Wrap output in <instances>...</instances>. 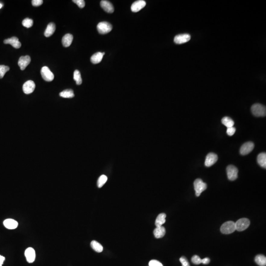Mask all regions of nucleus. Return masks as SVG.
I'll return each mask as SVG.
<instances>
[{"label": "nucleus", "mask_w": 266, "mask_h": 266, "mask_svg": "<svg viewBox=\"0 0 266 266\" xmlns=\"http://www.w3.org/2000/svg\"><path fill=\"white\" fill-rule=\"evenodd\" d=\"M105 53L97 52L93 54L91 57V62L94 64L99 63L102 60Z\"/></svg>", "instance_id": "nucleus-18"}, {"label": "nucleus", "mask_w": 266, "mask_h": 266, "mask_svg": "<svg viewBox=\"0 0 266 266\" xmlns=\"http://www.w3.org/2000/svg\"><path fill=\"white\" fill-rule=\"evenodd\" d=\"M250 221L245 218L239 219L235 223L236 229L238 231H243L249 226Z\"/></svg>", "instance_id": "nucleus-4"}, {"label": "nucleus", "mask_w": 266, "mask_h": 266, "mask_svg": "<svg viewBox=\"0 0 266 266\" xmlns=\"http://www.w3.org/2000/svg\"><path fill=\"white\" fill-rule=\"evenodd\" d=\"M218 160L217 155L214 153H208L206 157L204 165L206 167H211L217 162Z\"/></svg>", "instance_id": "nucleus-9"}, {"label": "nucleus", "mask_w": 266, "mask_h": 266, "mask_svg": "<svg viewBox=\"0 0 266 266\" xmlns=\"http://www.w3.org/2000/svg\"><path fill=\"white\" fill-rule=\"evenodd\" d=\"M254 147V144L252 142H247L242 145L240 149V153L242 155H245L253 150Z\"/></svg>", "instance_id": "nucleus-8"}, {"label": "nucleus", "mask_w": 266, "mask_h": 266, "mask_svg": "<svg viewBox=\"0 0 266 266\" xmlns=\"http://www.w3.org/2000/svg\"><path fill=\"white\" fill-rule=\"evenodd\" d=\"M236 128L234 127H232L230 128H227V133L229 136H232L235 133Z\"/></svg>", "instance_id": "nucleus-36"}, {"label": "nucleus", "mask_w": 266, "mask_h": 266, "mask_svg": "<svg viewBox=\"0 0 266 266\" xmlns=\"http://www.w3.org/2000/svg\"><path fill=\"white\" fill-rule=\"evenodd\" d=\"M74 79L77 85H81L82 84V81L81 77V73L78 70H75L74 73Z\"/></svg>", "instance_id": "nucleus-28"}, {"label": "nucleus", "mask_w": 266, "mask_h": 266, "mask_svg": "<svg viewBox=\"0 0 266 266\" xmlns=\"http://www.w3.org/2000/svg\"><path fill=\"white\" fill-rule=\"evenodd\" d=\"M235 223L232 221L223 223L220 228L221 232L224 234H230L235 231Z\"/></svg>", "instance_id": "nucleus-2"}, {"label": "nucleus", "mask_w": 266, "mask_h": 266, "mask_svg": "<svg viewBox=\"0 0 266 266\" xmlns=\"http://www.w3.org/2000/svg\"><path fill=\"white\" fill-rule=\"evenodd\" d=\"M210 262V258H204L203 259H202V263L204 264H207Z\"/></svg>", "instance_id": "nucleus-38"}, {"label": "nucleus", "mask_w": 266, "mask_h": 266, "mask_svg": "<svg viewBox=\"0 0 266 266\" xmlns=\"http://www.w3.org/2000/svg\"><path fill=\"white\" fill-rule=\"evenodd\" d=\"M41 75L44 81H51L54 78V75L49 68L44 66L41 69Z\"/></svg>", "instance_id": "nucleus-6"}, {"label": "nucleus", "mask_w": 266, "mask_h": 266, "mask_svg": "<svg viewBox=\"0 0 266 266\" xmlns=\"http://www.w3.org/2000/svg\"><path fill=\"white\" fill-rule=\"evenodd\" d=\"M257 162L262 168H266V153H260L257 157Z\"/></svg>", "instance_id": "nucleus-23"}, {"label": "nucleus", "mask_w": 266, "mask_h": 266, "mask_svg": "<svg viewBox=\"0 0 266 266\" xmlns=\"http://www.w3.org/2000/svg\"><path fill=\"white\" fill-rule=\"evenodd\" d=\"M5 258L3 256L0 255V266H2L3 263L4 262Z\"/></svg>", "instance_id": "nucleus-39"}, {"label": "nucleus", "mask_w": 266, "mask_h": 266, "mask_svg": "<svg viewBox=\"0 0 266 266\" xmlns=\"http://www.w3.org/2000/svg\"><path fill=\"white\" fill-rule=\"evenodd\" d=\"M60 96L64 98H71L74 96V91L71 89H67L60 93Z\"/></svg>", "instance_id": "nucleus-25"}, {"label": "nucleus", "mask_w": 266, "mask_h": 266, "mask_svg": "<svg viewBox=\"0 0 266 266\" xmlns=\"http://www.w3.org/2000/svg\"><path fill=\"white\" fill-rule=\"evenodd\" d=\"M191 261L193 263L196 265H199L202 263V259L198 255H194L192 257Z\"/></svg>", "instance_id": "nucleus-32"}, {"label": "nucleus", "mask_w": 266, "mask_h": 266, "mask_svg": "<svg viewBox=\"0 0 266 266\" xmlns=\"http://www.w3.org/2000/svg\"><path fill=\"white\" fill-rule=\"evenodd\" d=\"M252 113L256 117L265 116L266 115V106L260 103H255L251 108Z\"/></svg>", "instance_id": "nucleus-1"}, {"label": "nucleus", "mask_w": 266, "mask_h": 266, "mask_svg": "<svg viewBox=\"0 0 266 266\" xmlns=\"http://www.w3.org/2000/svg\"><path fill=\"white\" fill-rule=\"evenodd\" d=\"M146 5V2L143 0H139L135 2L131 5V9L134 12H137L143 9Z\"/></svg>", "instance_id": "nucleus-12"}, {"label": "nucleus", "mask_w": 266, "mask_h": 266, "mask_svg": "<svg viewBox=\"0 0 266 266\" xmlns=\"http://www.w3.org/2000/svg\"><path fill=\"white\" fill-rule=\"evenodd\" d=\"M194 186L197 197L200 196L202 192L206 190L207 188L206 183L204 182L203 180L200 179H196L195 180L194 182Z\"/></svg>", "instance_id": "nucleus-3"}, {"label": "nucleus", "mask_w": 266, "mask_h": 266, "mask_svg": "<svg viewBox=\"0 0 266 266\" xmlns=\"http://www.w3.org/2000/svg\"><path fill=\"white\" fill-rule=\"evenodd\" d=\"M2 7H3V5L0 3V8H1Z\"/></svg>", "instance_id": "nucleus-40"}, {"label": "nucleus", "mask_w": 266, "mask_h": 266, "mask_svg": "<svg viewBox=\"0 0 266 266\" xmlns=\"http://www.w3.org/2000/svg\"><path fill=\"white\" fill-rule=\"evenodd\" d=\"M73 2L78 5L79 8H84L85 5V1L84 0H74Z\"/></svg>", "instance_id": "nucleus-33"}, {"label": "nucleus", "mask_w": 266, "mask_h": 266, "mask_svg": "<svg viewBox=\"0 0 266 266\" xmlns=\"http://www.w3.org/2000/svg\"><path fill=\"white\" fill-rule=\"evenodd\" d=\"M153 234L157 239L163 238L166 234L165 228L162 226L156 227L153 231Z\"/></svg>", "instance_id": "nucleus-20"}, {"label": "nucleus", "mask_w": 266, "mask_h": 266, "mask_svg": "<svg viewBox=\"0 0 266 266\" xmlns=\"http://www.w3.org/2000/svg\"><path fill=\"white\" fill-rule=\"evenodd\" d=\"M73 40V35L70 34H66L62 38V44L64 47H69L72 43Z\"/></svg>", "instance_id": "nucleus-19"}, {"label": "nucleus", "mask_w": 266, "mask_h": 266, "mask_svg": "<svg viewBox=\"0 0 266 266\" xmlns=\"http://www.w3.org/2000/svg\"><path fill=\"white\" fill-rule=\"evenodd\" d=\"M97 28L98 32L101 34H108L112 29V25L107 22H101L98 24Z\"/></svg>", "instance_id": "nucleus-5"}, {"label": "nucleus", "mask_w": 266, "mask_h": 266, "mask_svg": "<svg viewBox=\"0 0 266 266\" xmlns=\"http://www.w3.org/2000/svg\"><path fill=\"white\" fill-rule=\"evenodd\" d=\"M166 217V214L164 213H162L158 215L155 223L156 227L162 226L163 224H164V223H165Z\"/></svg>", "instance_id": "nucleus-22"}, {"label": "nucleus", "mask_w": 266, "mask_h": 266, "mask_svg": "<svg viewBox=\"0 0 266 266\" xmlns=\"http://www.w3.org/2000/svg\"><path fill=\"white\" fill-rule=\"evenodd\" d=\"M238 169L235 166L229 165L227 168V176L229 179L234 181L238 178Z\"/></svg>", "instance_id": "nucleus-7"}, {"label": "nucleus", "mask_w": 266, "mask_h": 266, "mask_svg": "<svg viewBox=\"0 0 266 266\" xmlns=\"http://www.w3.org/2000/svg\"><path fill=\"white\" fill-rule=\"evenodd\" d=\"M179 261L181 262L182 266H190L187 259L185 257L182 256L179 259Z\"/></svg>", "instance_id": "nucleus-35"}, {"label": "nucleus", "mask_w": 266, "mask_h": 266, "mask_svg": "<svg viewBox=\"0 0 266 266\" xmlns=\"http://www.w3.org/2000/svg\"><path fill=\"white\" fill-rule=\"evenodd\" d=\"M55 29H56V27L55 24L53 23H50L47 25L46 31L44 32V36L46 37H49L55 32Z\"/></svg>", "instance_id": "nucleus-21"}, {"label": "nucleus", "mask_w": 266, "mask_h": 266, "mask_svg": "<svg viewBox=\"0 0 266 266\" xmlns=\"http://www.w3.org/2000/svg\"><path fill=\"white\" fill-rule=\"evenodd\" d=\"M36 85L35 82L32 81H28L23 85V90L26 94H30L33 93L35 90Z\"/></svg>", "instance_id": "nucleus-10"}, {"label": "nucleus", "mask_w": 266, "mask_h": 266, "mask_svg": "<svg viewBox=\"0 0 266 266\" xmlns=\"http://www.w3.org/2000/svg\"><path fill=\"white\" fill-rule=\"evenodd\" d=\"M91 246L92 249L97 252L100 253L102 252L103 250V247L102 245L97 241H92L91 242Z\"/></svg>", "instance_id": "nucleus-26"}, {"label": "nucleus", "mask_w": 266, "mask_h": 266, "mask_svg": "<svg viewBox=\"0 0 266 266\" xmlns=\"http://www.w3.org/2000/svg\"><path fill=\"white\" fill-rule=\"evenodd\" d=\"M25 255L27 259V262L29 263H32L35 261L36 258V253L35 250L32 247H29L26 249L25 252Z\"/></svg>", "instance_id": "nucleus-14"}, {"label": "nucleus", "mask_w": 266, "mask_h": 266, "mask_svg": "<svg viewBox=\"0 0 266 266\" xmlns=\"http://www.w3.org/2000/svg\"><path fill=\"white\" fill-rule=\"evenodd\" d=\"M43 3V0H33L32 1V5L35 7H39L40 5H42Z\"/></svg>", "instance_id": "nucleus-37"}, {"label": "nucleus", "mask_w": 266, "mask_h": 266, "mask_svg": "<svg viewBox=\"0 0 266 266\" xmlns=\"http://www.w3.org/2000/svg\"><path fill=\"white\" fill-rule=\"evenodd\" d=\"M191 39L189 34H183L177 35L174 38V42L176 44H182L187 43Z\"/></svg>", "instance_id": "nucleus-11"}, {"label": "nucleus", "mask_w": 266, "mask_h": 266, "mask_svg": "<svg viewBox=\"0 0 266 266\" xmlns=\"http://www.w3.org/2000/svg\"><path fill=\"white\" fill-rule=\"evenodd\" d=\"M255 261L259 266H266V257L263 255H258L255 258Z\"/></svg>", "instance_id": "nucleus-24"}, {"label": "nucleus", "mask_w": 266, "mask_h": 266, "mask_svg": "<svg viewBox=\"0 0 266 266\" xmlns=\"http://www.w3.org/2000/svg\"><path fill=\"white\" fill-rule=\"evenodd\" d=\"M108 180V177L105 175H102L99 178L98 182H97V185L99 188H101L105 184V183L106 182V181Z\"/></svg>", "instance_id": "nucleus-29"}, {"label": "nucleus", "mask_w": 266, "mask_h": 266, "mask_svg": "<svg viewBox=\"0 0 266 266\" xmlns=\"http://www.w3.org/2000/svg\"><path fill=\"white\" fill-rule=\"evenodd\" d=\"M22 25L23 26L26 27L27 28H30L33 25V20L30 18H25L22 21Z\"/></svg>", "instance_id": "nucleus-31"}, {"label": "nucleus", "mask_w": 266, "mask_h": 266, "mask_svg": "<svg viewBox=\"0 0 266 266\" xmlns=\"http://www.w3.org/2000/svg\"><path fill=\"white\" fill-rule=\"evenodd\" d=\"M31 62V58L28 55H26L25 56L20 57L19 58L18 64L20 67L21 70H24L27 67L28 65Z\"/></svg>", "instance_id": "nucleus-13"}, {"label": "nucleus", "mask_w": 266, "mask_h": 266, "mask_svg": "<svg viewBox=\"0 0 266 266\" xmlns=\"http://www.w3.org/2000/svg\"><path fill=\"white\" fill-rule=\"evenodd\" d=\"M4 225L8 229H14L17 227V222L12 219H7L4 221Z\"/></svg>", "instance_id": "nucleus-17"}, {"label": "nucleus", "mask_w": 266, "mask_h": 266, "mask_svg": "<svg viewBox=\"0 0 266 266\" xmlns=\"http://www.w3.org/2000/svg\"><path fill=\"white\" fill-rule=\"evenodd\" d=\"M149 266H163V265L157 260H152L149 262Z\"/></svg>", "instance_id": "nucleus-34"}, {"label": "nucleus", "mask_w": 266, "mask_h": 266, "mask_svg": "<svg viewBox=\"0 0 266 266\" xmlns=\"http://www.w3.org/2000/svg\"><path fill=\"white\" fill-rule=\"evenodd\" d=\"M221 122L223 124V125H225V126L227 127V128H230V127H233L234 125V121L231 118L227 117V116L223 117L222 119Z\"/></svg>", "instance_id": "nucleus-27"}, {"label": "nucleus", "mask_w": 266, "mask_h": 266, "mask_svg": "<svg viewBox=\"0 0 266 266\" xmlns=\"http://www.w3.org/2000/svg\"><path fill=\"white\" fill-rule=\"evenodd\" d=\"M101 7L106 12L112 14L114 12V8L112 3L108 1H102L100 3Z\"/></svg>", "instance_id": "nucleus-16"}, {"label": "nucleus", "mask_w": 266, "mask_h": 266, "mask_svg": "<svg viewBox=\"0 0 266 266\" xmlns=\"http://www.w3.org/2000/svg\"><path fill=\"white\" fill-rule=\"evenodd\" d=\"M4 43L5 44H11L14 48L16 49H19L21 46V44L19 42V40L15 36H13L12 38L5 40L4 41Z\"/></svg>", "instance_id": "nucleus-15"}, {"label": "nucleus", "mask_w": 266, "mask_h": 266, "mask_svg": "<svg viewBox=\"0 0 266 266\" xmlns=\"http://www.w3.org/2000/svg\"><path fill=\"white\" fill-rule=\"evenodd\" d=\"M10 70V67L5 65H0V78H3L7 71Z\"/></svg>", "instance_id": "nucleus-30"}]
</instances>
